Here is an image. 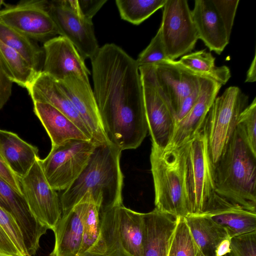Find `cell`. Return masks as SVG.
Returning <instances> with one entry per match:
<instances>
[{
	"label": "cell",
	"mask_w": 256,
	"mask_h": 256,
	"mask_svg": "<svg viewBox=\"0 0 256 256\" xmlns=\"http://www.w3.org/2000/svg\"><path fill=\"white\" fill-rule=\"evenodd\" d=\"M91 61L93 92L108 141L122 151L138 148L148 128L136 60L106 44Z\"/></svg>",
	"instance_id": "cell-1"
},
{
	"label": "cell",
	"mask_w": 256,
	"mask_h": 256,
	"mask_svg": "<svg viewBox=\"0 0 256 256\" xmlns=\"http://www.w3.org/2000/svg\"><path fill=\"white\" fill-rule=\"evenodd\" d=\"M122 150L111 143L96 145L88 164L60 196L62 214L70 211L86 193L100 209L122 204Z\"/></svg>",
	"instance_id": "cell-2"
},
{
	"label": "cell",
	"mask_w": 256,
	"mask_h": 256,
	"mask_svg": "<svg viewBox=\"0 0 256 256\" xmlns=\"http://www.w3.org/2000/svg\"><path fill=\"white\" fill-rule=\"evenodd\" d=\"M216 192L256 212V154L236 129L214 166Z\"/></svg>",
	"instance_id": "cell-3"
},
{
	"label": "cell",
	"mask_w": 256,
	"mask_h": 256,
	"mask_svg": "<svg viewBox=\"0 0 256 256\" xmlns=\"http://www.w3.org/2000/svg\"><path fill=\"white\" fill-rule=\"evenodd\" d=\"M188 143L164 150L152 146L150 154L155 208L176 218L190 214L186 183Z\"/></svg>",
	"instance_id": "cell-4"
},
{
	"label": "cell",
	"mask_w": 256,
	"mask_h": 256,
	"mask_svg": "<svg viewBox=\"0 0 256 256\" xmlns=\"http://www.w3.org/2000/svg\"><path fill=\"white\" fill-rule=\"evenodd\" d=\"M144 213L123 204L100 212V232L96 246L82 256H96L122 248L132 256H143Z\"/></svg>",
	"instance_id": "cell-5"
},
{
	"label": "cell",
	"mask_w": 256,
	"mask_h": 256,
	"mask_svg": "<svg viewBox=\"0 0 256 256\" xmlns=\"http://www.w3.org/2000/svg\"><path fill=\"white\" fill-rule=\"evenodd\" d=\"M186 183L189 214L202 213L216 192L214 166L204 126L188 143Z\"/></svg>",
	"instance_id": "cell-6"
},
{
	"label": "cell",
	"mask_w": 256,
	"mask_h": 256,
	"mask_svg": "<svg viewBox=\"0 0 256 256\" xmlns=\"http://www.w3.org/2000/svg\"><path fill=\"white\" fill-rule=\"evenodd\" d=\"M246 104V96L236 86L228 88L215 98L204 124L214 166L224 153Z\"/></svg>",
	"instance_id": "cell-7"
},
{
	"label": "cell",
	"mask_w": 256,
	"mask_h": 256,
	"mask_svg": "<svg viewBox=\"0 0 256 256\" xmlns=\"http://www.w3.org/2000/svg\"><path fill=\"white\" fill-rule=\"evenodd\" d=\"M96 144L92 140H68L52 146L44 159L38 162L50 187L64 190L77 178L88 163Z\"/></svg>",
	"instance_id": "cell-8"
},
{
	"label": "cell",
	"mask_w": 256,
	"mask_h": 256,
	"mask_svg": "<svg viewBox=\"0 0 256 256\" xmlns=\"http://www.w3.org/2000/svg\"><path fill=\"white\" fill-rule=\"evenodd\" d=\"M138 70L152 146L164 150L170 142L175 130L176 114L158 87L153 66H140Z\"/></svg>",
	"instance_id": "cell-9"
},
{
	"label": "cell",
	"mask_w": 256,
	"mask_h": 256,
	"mask_svg": "<svg viewBox=\"0 0 256 256\" xmlns=\"http://www.w3.org/2000/svg\"><path fill=\"white\" fill-rule=\"evenodd\" d=\"M160 29L166 54L175 60L190 52L198 39L188 1L166 0Z\"/></svg>",
	"instance_id": "cell-10"
},
{
	"label": "cell",
	"mask_w": 256,
	"mask_h": 256,
	"mask_svg": "<svg viewBox=\"0 0 256 256\" xmlns=\"http://www.w3.org/2000/svg\"><path fill=\"white\" fill-rule=\"evenodd\" d=\"M47 0H22L0 10V23L34 40L46 42L59 35Z\"/></svg>",
	"instance_id": "cell-11"
},
{
	"label": "cell",
	"mask_w": 256,
	"mask_h": 256,
	"mask_svg": "<svg viewBox=\"0 0 256 256\" xmlns=\"http://www.w3.org/2000/svg\"><path fill=\"white\" fill-rule=\"evenodd\" d=\"M38 158L28 172L20 178L21 190L35 218L54 232L62 215L60 196L46 180Z\"/></svg>",
	"instance_id": "cell-12"
},
{
	"label": "cell",
	"mask_w": 256,
	"mask_h": 256,
	"mask_svg": "<svg viewBox=\"0 0 256 256\" xmlns=\"http://www.w3.org/2000/svg\"><path fill=\"white\" fill-rule=\"evenodd\" d=\"M48 10L60 36L69 40L84 60H92L100 48L92 22L82 16L78 4L68 6L64 0H52L49 2Z\"/></svg>",
	"instance_id": "cell-13"
},
{
	"label": "cell",
	"mask_w": 256,
	"mask_h": 256,
	"mask_svg": "<svg viewBox=\"0 0 256 256\" xmlns=\"http://www.w3.org/2000/svg\"><path fill=\"white\" fill-rule=\"evenodd\" d=\"M58 81L88 128L92 140L96 145L110 143L103 130L88 78L70 74Z\"/></svg>",
	"instance_id": "cell-14"
},
{
	"label": "cell",
	"mask_w": 256,
	"mask_h": 256,
	"mask_svg": "<svg viewBox=\"0 0 256 256\" xmlns=\"http://www.w3.org/2000/svg\"><path fill=\"white\" fill-rule=\"evenodd\" d=\"M0 206L13 217L22 234L28 256H34L47 230L35 218L22 194L0 176Z\"/></svg>",
	"instance_id": "cell-15"
},
{
	"label": "cell",
	"mask_w": 256,
	"mask_h": 256,
	"mask_svg": "<svg viewBox=\"0 0 256 256\" xmlns=\"http://www.w3.org/2000/svg\"><path fill=\"white\" fill-rule=\"evenodd\" d=\"M158 87L175 114L183 100L200 86L202 78L190 72L176 60L153 66Z\"/></svg>",
	"instance_id": "cell-16"
},
{
	"label": "cell",
	"mask_w": 256,
	"mask_h": 256,
	"mask_svg": "<svg viewBox=\"0 0 256 256\" xmlns=\"http://www.w3.org/2000/svg\"><path fill=\"white\" fill-rule=\"evenodd\" d=\"M44 72L58 80L70 74L88 78L90 74L84 60L73 44L59 36L44 42Z\"/></svg>",
	"instance_id": "cell-17"
},
{
	"label": "cell",
	"mask_w": 256,
	"mask_h": 256,
	"mask_svg": "<svg viewBox=\"0 0 256 256\" xmlns=\"http://www.w3.org/2000/svg\"><path fill=\"white\" fill-rule=\"evenodd\" d=\"M200 214L222 228L231 238L256 231V212L236 204L216 192Z\"/></svg>",
	"instance_id": "cell-18"
},
{
	"label": "cell",
	"mask_w": 256,
	"mask_h": 256,
	"mask_svg": "<svg viewBox=\"0 0 256 256\" xmlns=\"http://www.w3.org/2000/svg\"><path fill=\"white\" fill-rule=\"evenodd\" d=\"M221 87L222 85L216 81L202 78L200 96L187 115L176 124L173 136L167 148L184 145L197 134L203 128L208 112Z\"/></svg>",
	"instance_id": "cell-19"
},
{
	"label": "cell",
	"mask_w": 256,
	"mask_h": 256,
	"mask_svg": "<svg viewBox=\"0 0 256 256\" xmlns=\"http://www.w3.org/2000/svg\"><path fill=\"white\" fill-rule=\"evenodd\" d=\"M90 194L86 193L70 211L62 214L54 231V245L50 256H77L80 248L84 219Z\"/></svg>",
	"instance_id": "cell-20"
},
{
	"label": "cell",
	"mask_w": 256,
	"mask_h": 256,
	"mask_svg": "<svg viewBox=\"0 0 256 256\" xmlns=\"http://www.w3.org/2000/svg\"><path fill=\"white\" fill-rule=\"evenodd\" d=\"M26 89L34 102L46 103L53 106L92 140L88 128L58 80L42 70Z\"/></svg>",
	"instance_id": "cell-21"
},
{
	"label": "cell",
	"mask_w": 256,
	"mask_h": 256,
	"mask_svg": "<svg viewBox=\"0 0 256 256\" xmlns=\"http://www.w3.org/2000/svg\"><path fill=\"white\" fill-rule=\"evenodd\" d=\"M192 15L198 39L210 51L220 54L228 44L230 38L212 0H196Z\"/></svg>",
	"instance_id": "cell-22"
},
{
	"label": "cell",
	"mask_w": 256,
	"mask_h": 256,
	"mask_svg": "<svg viewBox=\"0 0 256 256\" xmlns=\"http://www.w3.org/2000/svg\"><path fill=\"white\" fill-rule=\"evenodd\" d=\"M177 220L156 208L144 213L143 256H168Z\"/></svg>",
	"instance_id": "cell-23"
},
{
	"label": "cell",
	"mask_w": 256,
	"mask_h": 256,
	"mask_svg": "<svg viewBox=\"0 0 256 256\" xmlns=\"http://www.w3.org/2000/svg\"><path fill=\"white\" fill-rule=\"evenodd\" d=\"M34 110L46 131L52 146L70 140H92L71 120L50 104L34 102Z\"/></svg>",
	"instance_id": "cell-24"
},
{
	"label": "cell",
	"mask_w": 256,
	"mask_h": 256,
	"mask_svg": "<svg viewBox=\"0 0 256 256\" xmlns=\"http://www.w3.org/2000/svg\"><path fill=\"white\" fill-rule=\"evenodd\" d=\"M0 154L12 172L19 178L24 176L38 157V149L16 134L0 130Z\"/></svg>",
	"instance_id": "cell-25"
},
{
	"label": "cell",
	"mask_w": 256,
	"mask_h": 256,
	"mask_svg": "<svg viewBox=\"0 0 256 256\" xmlns=\"http://www.w3.org/2000/svg\"><path fill=\"white\" fill-rule=\"evenodd\" d=\"M196 245L206 256H215L217 246L228 237L226 231L208 217L190 214L184 218Z\"/></svg>",
	"instance_id": "cell-26"
},
{
	"label": "cell",
	"mask_w": 256,
	"mask_h": 256,
	"mask_svg": "<svg viewBox=\"0 0 256 256\" xmlns=\"http://www.w3.org/2000/svg\"><path fill=\"white\" fill-rule=\"evenodd\" d=\"M178 62L184 68L201 78L225 84L231 76L229 68L215 65V58L206 50L196 51L181 57Z\"/></svg>",
	"instance_id": "cell-27"
},
{
	"label": "cell",
	"mask_w": 256,
	"mask_h": 256,
	"mask_svg": "<svg viewBox=\"0 0 256 256\" xmlns=\"http://www.w3.org/2000/svg\"><path fill=\"white\" fill-rule=\"evenodd\" d=\"M0 40L18 52L36 71L42 70L44 52L36 41L1 23Z\"/></svg>",
	"instance_id": "cell-28"
},
{
	"label": "cell",
	"mask_w": 256,
	"mask_h": 256,
	"mask_svg": "<svg viewBox=\"0 0 256 256\" xmlns=\"http://www.w3.org/2000/svg\"><path fill=\"white\" fill-rule=\"evenodd\" d=\"M0 60L12 82L26 88L38 72L33 69L18 52L0 40Z\"/></svg>",
	"instance_id": "cell-29"
},
{
	"label": "cell",
	"mask_w": 256,
	"mask_h": 256,
	"mask_svg": "<svg viewBox=\"0 0 256 256\" xmlns=\"http://www.w3.org/2000/svg\"><path fill=\"white\" fill-rule=\"evenodd\" d=\"M166 0H116V5L122 19L138 25L157 10L162 8Z\"/></svg>",
	"instance_id": "cell-30"
},
{
	"label": "cell",
	"mask_w": 256,
	"mask_h": 256,
	"mask_svg": "<svg viewBox=\"0 0 256 256\" xmlns=\"http://www.w3.org/2000/svg\"><path fill=\"white\" fill-rule=\"evenodd\" d=\"M100 232V209L90 195L84 219L82 240L77 256L90 252L97 244Z\"/></svg>",
	"instance_id": "cell-31"
},
{
	"label": "cell",
	"mask_w": 256,
	"mask_h": 256,
	"mask_svg": "<svg viewBox=\"0 0 256 256\" xmlns=\"http://www.w3.org/2000/svg\"><path fill=\"white\" fill-rule=\"evenodd\" d=\"M196 244L184 218H178L172 236L168 256H196Z\"/></svg>",
	"instance_id": "cell-32"
},
{
	"label": "cell",
	"mask_w": 256,
	"mask_h": 256,
	"mask_svg": "<svg viewBox=\"0 0 256 256\" xmlns=\"http://www.w3.org/2000/svg\"><path fill=\"white\" fill-rule=\"evenodd\" d=\"M236 129L252 152L256 154V98L240 114Z\"/></svg>",
	"instance_id": "cell-33"
},
{
	"label": "cell",
	"mask_w": 256,
	"mask_h": 256,
	"mask_svg": "<svg viewBox=\"0 0 256 256\" xmlns=\"http://www.w3.org/2000/svg\"><path fill=\"white\" fill-rule=\"evenodd\" d=\"M168 60L170 59L166 54L159 28L149 44L140 54L136 62L139 67L154 66Z\"/></svg>",
	"instance_id": "cell-34"
},
{
	"label": "cell",
	"mask_w": 256,
	"mask_h": 256,
	"mask_svg": "<svg viewBox=\"0 0 256 256\" xmlns=\"http://www.w3.org/2000/svg\"><path fill=\"white\" fill-rule=\"evenodd\" d=\"M0 226L22 256H28L21 231L12 215L0 206Z\"/></svg>",
	"instance_id": "cell-35"
},
{
	"label": "cell",
	"mask_w": 256,
	"mask_h": 256,
	"mask_svg": "<svg viewBox=\"0 0 256 256\" xmlns=\"http://www.w3.org/2000/svg\"><path fill=\"white\" fill-rule=\"evenodd\" d=\"M228 256H256V231L231 238Z\"/></svg>",
	"instance_id": "cell-36"
},
{
	"label": "cell",
	"mask_w": 256,
	"mask_h": 256,
	"mask_svg": "<svg viewBox=\"0 0 256 256\" xmlns=\"http://www.w3.org/2000/svg\"><path fill=\"white\" fill-rule=\"evenodd\" d=\"M230 38L239 0H212Z\"/></svg>",
	"instance_id": "cell-37"
},
{
	"label": "cell",
	"mask_w": 256,
	"mask_h": 256,
	"mask_svg": "<svg viewBox=\"0 0 256 256\" xmlns=\"http://www.w3.org/2000/svg\"><path fill=\"white\" fill-rule=\"evenodd\" d=\"M12 82L9 78L0 60V110L12 94Z\"/></svg>",
	"instance_id": "cell-38"
},
{
	"label": "cell",
	"mask_w": 256,
	"mask_h": 256,
	"mask_svg": "<svg viewBox=\"0 0 256 256\" xmlns=\"http://www.w3.org/2000/svg\"><path fill=\"white\" fill-rule=\"evenodd\" d=\"M106 2V0H78L82 14L90 21H92L93 16Z\"/></svg>",
	"instance_id": "cell-39"
},
{
	"label": "cell",
	"mask_w": 256,
	"mask_h": 256,
	"mask_svg": "<svg viewBox=\"0 0 256 256\" xmlns=\"http://www.w3.org/2000/svg\"><path fill=\"white\" fill-rule=\"evenodd\" d=\"M200 86L186 97L180 103L176 114V124L187 115L196 102L200 94Z\"/></svg>",
	"instance_id": "cell-40"
},
{
	"label": "cell",
	"mask_w": 256,
	"mask_h": 256,
	"mask_svg": "<svg viewBox=\"0 0 256 256\" xmlns=\"http://www.w3.org/2000/svg\"><path fill=\"white\" fill-rule=\"evenodd\" d=\"M0 176L10 184L17 192L22 194L20 178L10 168L0 154Z\"/></svg>",
	"instance_id": "cell-41"
},
{
	"label": "cell",
	"mask_w": 256,
	"mask_h": 256,
	"mask_svg": "<svg viewBox=\"0 0 256 256\" xmlns=\"http://www.w3.org/2000/svg\"><path fill=\"white\" fill-rule=\"evenodd\" d=\"M0 250L14 256H22L19 251L0 226Z\"/></svg>",
	"instance_id": "cell-42"
},
{
	"label": "cell",
	"mask_w": 256,
	"mask_h": 256,
	"mask_svg": "<svg viewBox=\"0 0 256 256\" xmlns=\"http://www.w3.org/2000/svg\"><path fill=\"white\" fill-rule=\"evenodd\" d=\"M231 238L229 236L222 240L217 246L215 256H224L230 252V244Z\"/></svg>",
	"instance_id": "cell-43"
},
{
	"label": "cell",
	"mask_w": 256,
	"mask_h": 256,
	"mask_svg": "<svg viewBox=\"0 0 256 256\" xmlns=\"http://www.w3.org/2000/svg\"><path fill=\"white\" fill-rule=\"evenodd\" d=\"M256 56L254 54L253 60L248 69L246 73L245 82H253L256 80Z\"/></svg>",
	"instance_id": "cell-44"
},
{
	"label": "cell",
	"mask_w": 256,
	"mask_h": 256,
	"mask_svg": "<svg viewBox=\"0 0 256 256\" xmlns=\"http://www.w3.org/2000/svg\"><path fill=\"white\" fill-rule=\"evenodd\" d=\"M96 256H132L122 248H116L104 254Z\"/></svg>",
	"instance_id": "cell-45"
},
{
	"label": "cell",
	"mask_w": 256,
	"mask_h": 256,
	"mask_svg": "<svg viewBox=\"0 0 256 256\" xmlns=\"http://www.w3.org/2000/svg\"><path fill=\"white\" fill-rule=\"evenodd\" d=\"M196 256H206L198 248L197 246L196 245Z\"/></svg>",
	"instance_id": "cell-46"
},
{
	"label": "cell",
	"mask_w": 256,
	"mask_h": 256,
	"mask_svg": "<svg viewBox=\"0 0 256 256\" xmlns=\"http://www.w3.org/2000/svg\"><path fill=\"white\" fill-rule=\"evenodd\" d=\"M0 256H14L0 250Z\"/></svg>",
	"instance_id": "cell-47"
},
{
	"label": "cell",
	"mask_w": 256,
	"mask_h": 256,
	"mask_svg": "<svg viewBox=\"0 0 256 256\" xmlns=\"http://www.w3.org/2000/svg\"><path fill=\"white\" fill-rule=\"evenodd\" d=\"M2 5H5V6H6L7 4H5L4 0H0V6Z\"/></svg>",
	"instance_id": "cell-48"
},
{
	"label": "cell",
	"mask_w": 256,
	"mask_h": 256,
	"mask_svg": "<svg viewBox=\"0 0 256 256\" xmlns=\"http://www.w3.org/2000/svg\"><path fill=\"white\" fill-rule=\"evenodd\" d=\"M224 256H228V254L224 255Z\"/></svg>",
	"instance_id": "cell-49"
}]
</instances>
